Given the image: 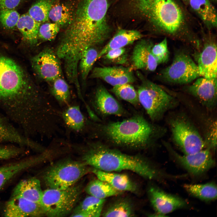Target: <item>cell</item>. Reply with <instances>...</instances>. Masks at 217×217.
<instances>
[{
  "instance_id": "10",
  "label": "cell",
  "mask_w": 217,
  "mask_h": 217,
  "mask_svg": "<svg viewBox=\"0 0 217 217\" xmlns=\"http://www.w3.org/2000/svg\"><path fill=\"white\" fill-rule=\"evenodd\" d=\"M159 76L164 83L180 85L189 83L200 77L196 63L182 49L176 51L171 63L162 69Z\"/></svg>"
},
{
  "instance_id": "15",
  "label": "cell",
  "mask_w": 217,
  "mask_h": 217,
  "mask_svg": "<svg viewBox=\"0 0 217 217\" xmlns=\"http://www.w3.org/2000/svg\"><path fill=\"white\" fill-rule=\"evenodd\" d=\"M148 193L156 213L161 216L187 206V202L183 198L167 193L156 186H150Z\"/></svg>"
},
{
  "instance_id": "18",
  "label": "cell",
  "mask_w": 217,
  "mask_h": 217,
  "mask_svg": "<svg viewBox=\"0 0 217 217\" xmlns=\"http://www.w3.org/2000/svg\"><path fill=\"white\" fill-rule=\"evenodd\" d=\"M4 215L5 217H38L45 215L40 203L24 198L12 197L6 203Z\"/></svg>"
},
{
  "instance_id": "44",
  "label": "cell",
  "mask_w": 217,
  "mask_h": 217,
  "mask_svg": "<svg viewBox=\"0 0 217 217\" xmlns=\"http://www.w3.org/2000/svg\"><path fill=\"white\" fill-rule=\"evenodd\" d=\"M184 2H189V0H183Z\"/></svg>"
},
{
  "instance_id": "31",
  "label": "cell",
  "mask_w": 217,
  "mask_h": 217,
  "mask_svg": "<svg viewBox=\"0 0 217 217\" xmlns=\"http://www.w3.org/2000/svg\"><path fill=\"white\" fill-rule=\"evenodd\" d=\"M49 83L51 94L58 102L61 105H68L71 99V92L69 86L64 77L58 78Z\"/></svg>"
},
{
  "instance_id": "22",
  "label": "cell",
  "mask_w": 217,
  "mask_h": 217,
  "mask_svg": "<svg viewBox=\"0 0 217 217\" xmlns=\"http://www.w3.org/2000/svg\"><path fill=\"white\" fill-rule=\"evenodd\" d=\"M142 37V34L137 30H119L99 52L97 59L102 57L109 50L124 47L140 40Z\"/></svg>"
},
{
  "instance_id": "28",
  "label": "cell",
  "mask_w": 217,
  "mask_h": 217,
  "mask_svg": "<svg viewBox=\"0 0 217 217\" xmlns=\"http://www.w3.org/2000/svg\"><path fill=\"white\" fill-rule=\"evenodd\" d=\"M63 121L71 130L77 132L83 130L87 124V120L79 105L68 106L61 113Z\"/></svg>"
},
{
  "instance_id": "1",
  "label": "cell",
  "mask_w": 217,
  "mask_h": 217,
  "mask_svg": "<svg viewBox=\"0 0 217 217\" xmlns=\"http://www.w3.org/2000/svg\"><path fill=\"white\" fill-rule=\"evenodd\" d=\"M108 0H80L74 20L65 29L56 49L58 57L77 65L84 51L103 43L111 29L107 20Z\"/></svg>"
},
{
  "instance_id": "3",
  "label": "cell",
  "mask_w": 217,
  "mask_h": 217,
  "mask_svg": "<svg viewBox=\"0 0 217 217\" xmlns=\"http://www.w3.org/2000/svg\"><path fill=\"white\" fill-rule=\"evenodd\" d=\"M84 147L83 162L93 168L110 172L129 171L149 180L168 177V174L140 155L126 154L100 142L87 143Z\"/></svg>"
},
{
  "instance_id": "4",
  "label": "cell",
  "mask_w": 217,
  "mask_h": 217,
  "mask_svg": "<svg viewBox=\"0 0 217 217\" xmlns=\"http://www.w3.org/2000/svg\"><path fill=\"white\" fill-rule=\"evenodd\" d=\"M132 12L144 18L156 32L194 47L197 37L184 29L182 10L174 0H128Z\"/></svg>"
},
{
  "instance_id": "39",
  "label": "cell",
  "mask_w": 217,
  "mask_h": 217,
  "mask_svg": "<svg viewBox=\"0 0 217 217\" xmlns=\"http://www.w3.org/2000/svg\"><path fill=\"white\" fill-rule=\"evenodd\" d=\"M105 201V199H101L90 195L74 208L73 212L103 209Z\"/></svg>"
},
{
  "instance_id": "38",
  "label": "cell",
  "mask_w": 217,
  "mask_h": 217,
  "mask_svg": "<svg viewBox=\"0 0 217 217\" xmlns=\"http://www.w3.org/2000/svg\"><path fill=\"white\" fill-rule=\"evenodd\" d=\"M151 52L158 65L166 62L169 56L167 38H165L161 42L153 45Z\"/></svg>"
},
{
  "instance_id": "33",
  "label": "cell",
  "mask_w": 217,
  "mask_h": 217,
  "mask_svg": "<svg viewBox=\"0 0 217 217\" xmlns=\"http://www.w3.org/2000/svg\"><path fill=\"white\" fill-rule=\"evenodd\" d=\"M55 0H37L29 9L28 14L41 24L49 21V12Z\"/></svg>"
},
{
  "instance_id": "21",
  "label": "cell",
  "mask_w": 217,
  "mask_h": 217,
  "mask_svg": "<svg viewBox=\"0 0 217 217\" xmlns=\"http://www.w3.org/2000/svg\"><path fill=\"white\" fill-rule=\"evenodd\" d=\"M92 171L98 179L106 182L118 191L133 193L137 191L136 185L126 174L105 171L94 168Z\"/></svg>"
},
{
  "instance_id": "43",
  "label": "cell",
  "mask_w": 217,
  "mask_h": 217,
  "mask_svg": "<svg viewBox=\"0 0 217 217\" xmlns=\"http://www.w3.org/2000/svg\"><path fill=\"white\" fill-rule=\"evenodd\" d=\"M22 0H0V10L14 9Z\"/></svg>"
},
{
  "instance_id": "32",
  "label": "cell",
  "mask_w": 217,
  "mask_h": 217,
  "mask_svg": "<svg viewBox=\"0 0 217 217\" xmlns=\"http://www.w3.org/2000/svg\"><path fill=\"white\" fill-rule=\"evenodd\" d=\"M99 52L95 47L86 49L83 53L79 61L78 70L84 85L91 71L93 66L97 60Z\"/></svg>"
},
{
  "instance_id": "42",
  "label": "cell",
  "mask_w": 217,
  "mask_h": 217,
  "mask_svg": "<svg viewBox=\"0 0 217 217\" xmlns=\"http://www.w3.org/2000/svg\"><path fill=\"white\" fill-rule=\"evenodd\" d=\"M103 209L89 210L73 212L71 216L72 217H99L101 215Z\"/></svg>"
},
{
  "instance_id": "5",
  "label": "cell",
  "mask_w": 217,
  "mask_h": 217,
  "mask_svg": "<svg viewBox=\"0 0 217 217\" xmlns=\"http://www.w3.org/2000/svg\"><path fill=\"white\" fill-rule=\"evenodd\" d=\"M94 125L99 134L113 145L133 149L152 147L167 132L165 127L150 123L139 115L120 121Z\"/></svg>"
},
{
  "instance_id": "8",
  "label": "cell",
  "mask_w": 217,
  "mask_h": 217,
  "mask_svg": "<svg viewBox=\"0 0 217 217\" xmlns=\"http://www.w3.org/2000/svg\"><path fill=\"white\" fill-rule=\"evenodd\" d=\"M83 162L66 160L49 166L43 175V180L49 188L64 190L74 184L90 171Z\"/></svg>"
},
{
  "instance_id": "45",
  "label": "cell",
  "mask_w": 217,
  "mask_h": 217,
  "mask_svg": "<svg viewBox=\"0 0 217 217\" xmlns=\"http://www.w3.org/2000/svg\"><path fill=\"white\" fill-rule=\"evenodd\" d=\"M0 142H2V140H0Z\"/></svg>"
},
{
  "instance_id": "9",
  "label": "cell",
  "mask_w": 217,
  "mask_h": 217,
  "mask_svg": "<svg viewBox=\"0 0 217 217\" xmlns=\"http://www.w3.org/2000/svg\"><path fill=\"white\" fill-rule=\"evenodd\" d=\"M82 190V186L73 185L64 190L49 188L43 191L40 202L45 215L64 217L74 209Z\"/></svg>"
},
{
  "instance_id": "40",
  "label": "cell",
  "mask_w": 217,
  "mask_h": 217,
  "mask_svg": "<svg viewBox=\"0 0 217 217\" xmlns=\"http://www.w3.org/2000/svg\"><path fill=\"white\" fill-rule=\"evenodd\" d=\"M102 57L106 60L118 64H124L127 61V55L124 47L109 50Z\"/></svg>"
},
{
  "instance_id": "34",
  "label": "cell",
  "mask_w": 217,
  "mask_h": 217,
  "mask_svg": "<svg viewBox=\"0 0 217 217\" xmlns=\"http://www.w3.org/2000/svg\"><path fill=\"white\" fill-rule=\"evenodd\" d=\"M111 91L119 98L137 106L140 104L137 91L130 83L113 87Z\"/></svg>"
},
{
  "instance_id": "29",
  "label": "cell",
  "mask_w": 217,
  "mask_h": 217,
  "mask_svg": "<svg viewBox=\"0 0 217 217\" xmlns=\"http://www.w3.org/2000/svg\"><path fill=\"white\" fill-rule=\"evenodd\" d=\"M183 187L190 195L205 202L212 201L217 198V186L214 182L203 184H185Z\"/></svg>"
},
{
  "instance_id": "27",
  "label": "cell",
  "mask_w": 217,
  "mask_h": 217,
  "mask_svg": "<svg viewBox=\"0 0 217 217\" xmlns=\"http://www.w3.org/2000/svg\"><path fill=\"white\" fill-rule=\"evenodd\" d=\"M101 215L104 217H133L135 216V212L131 201L121 197L110 203L102 210Z\"/></svg>"
},
{
  "instance_id": "2",
  "label": "cell",
  "mask_w": 217,
  "mask_h": 217,
  "mask_svg": "<svg viewBox=\"0 0 217 217\" xmlns=\"http://www.w3.org/2000/svg\"><path fill=\"white\" fill-rule=\"evenodd\" d=\"M49 103L24 69L0 53V103L27 121L42 114Z\"/></svg>"
},
{
  "instance_id": "26",
  "label": "cell",
  "mask_w": 217,
  "mask_h": 217,
  "mask_svg": "<svg viewBox=\"0 0 217 217\" xmlns=\"http://www.w3.org/2000/svg\"><path fill=\"white\" fill-rule=\"evenodd\" d=\"M192 8L209 27L217 26V13L210 0H189Z\"/></svg>"
},
{
  "instance_id": "37",
  "label": "cell",
  "mask_w": 217,
  "mask_h": 217,
  "mask_svg": "<svg viewBox=\"0 0 217 217\" xmlns=\"http://www.w3.org/2000/svg\"><path fill=\"white\" fill-rule=\"evenodd\" d=\"M20 17L14 9L0 10V23L6 29H12L16 27Z\"/></svg>"
},
{
  "instance_id": "7",
  "label": "cell",
  "mask_w": 217,
  "mask_h": 217,
  "mask_svg": "<svg viewBox=\"0 0 217 217\" xmlns=\"http://www.w3.org/2000/svg\"><path fill=\"white\" fill-rule=\"evenodd\" d=\"M166 121L172 143L184 154L194 153L206 148L203 137L185 113L171 112Z\"/></svg>"
},
{
  "instance_id": "17",
  "label": "cell",
  "mask_w": 217,
  "mask_h": 217,
  "mask_svg": "<svg viewBox=\"0 0 217 217\" xmlns=\"http://www.w3.org/2000/svg\"><path fill=\"white\" fill-rule=\"evenodd\" d=\"M138 41L134 48L131 56V68L133 70L154 71L158 64L151 52L154 45L149 40L141 39Z\"/></svg>"
},
{
  "instance_id": "11",
  "label": "cell",
  "mask_w": 217,
  "mask_h": 217,
  "mask_svg": "<svg viewBox=\"0 0 217 217\" xmlns=\"http://www.w3.org/2000/svg\"><path fill=\"white\" fill-rule=\"evenodd\" d=\"M162 143L170 156L191 175L198 176L203 175L215 165L212 152L205 148L197 152L181 155L177 153L171 144L165 140Z\"/></svg>"
},
{
  "instance_id": "16",
  "label": "cell",
  "mask_w": 217,
  "mask_h": 217,
  "mask_svg": "<svg viewBox=\"0 0 217 217\" xmlns=\"http://www.w3.org/2000/svg\"><path fill=\"white\" fill-rule=\"evenodd\" d=\"M89 77L99 79L113 87L134 82L136 78L131 67L122 66L96 67L91 71Z\"/></svg>"
},
{
  "instance_id": "12",
  "label": "cell",
  "mask_w": 217,
  "mask_h": 217,
  "mask_svg": "<svg viewBox=\"0 0 217 217\" xmlns=\"http://www.w3.org/2000/svg\"><path fill=\"white\" fill-rule=\"evenodd\" d=\"M60 59L50 48H46L32 58V67L37 76L49 83L63 77Z\"/></svg>"
},
{
  "instance_id": "35",
  "label": "cell",
  "mask_w": 217,
  "mask_h": 217,
  "mask_svg": "<svg viewBox=\"0 0 217 217\" xmlns=\"http://www.w3.org/2000/svg\"><path fill=\"white\" fill-rule=\"evenodd\" d=\"M207 121L204 137L205 148L215 152L217 144V121L210 119Z\"/></svg>"
},
{
  "instance_id": "36",
  "label": "cell",
  "mask_w": 217,
  "mask_h": 217,
  "mask_svg": "<svg viewBox=\"0 0 217 217\" xmlns=\"http://www.w3.org/2000/svg\"><path fill=\"white\" fill-rule=\"evenodd\" d=\"M60 28L56 24L49 21L41 24L39 29L38 38L43 41L54 40L58 33Z\"/></svg>"
},
{
  "instance_id": "6",
  "label": "cell",
  "mask_w": 217,
  "mask_h": 217,
  "mask_svg": "<svg viewBox=\"0 0 217 217\" xmlns=\"http://www.w3.org/2000/svg\"><path fill=\"white\" fill-rule=\"evenodd\" d=\"M141 83L137 92L140 104L153 122L163 119L165 114L177 108L179 104L178 99L139 74Z\"/></svg>"
},
{
  "instance_id": "25",
  "label": "cell",
  "mask_w": 217,
  "mask_h": 217,
  "mask_svg": "<svg viewBox=\"0 0 217 217\" xmlns=\"http://www.w3.org/2000/svg\"><path fill=\"white\" fill-rule=\"evenodd\" d=\"M41 24L27 13L20 16L16 27L25 40L30 45L34 46L38 41V33Z\"/></svg>"
},
{
  "instance_id": "24",
  "label": "cell",
  "mask_w": 217,
  "mask_h": 217,
  "mask_svg": "<svg viewBox=\"0 0 217 217\" xmlns=\"http://www.w3.org/2000/svg\"><path fill=\"white\" fill-rule=\"evenodd\" d=\"M42 156L25 159L0 167V190L11 178L21 171L38 164Z\"/></svg>"
},
{
  "instance_id": "46",
  "label": "cell",
  "mask_w": 217,
  "mask_h": 217,
  "mask_svg": "<svg viewBox=\"0 0 217 217\" xmlns=\"http://www.w3.org/2000/svg\"><path fill=\"white\" fill-rule=\"evenodd\" d=\"M213 0L214 1H216V0Z\"/></svg>"
},
{
  "instance_id": "30",
  "label": "cell",
  "mask_w": 217,
  "mask_h": 217,
  "mask_svg": "<svg viewBox=\"0 0 217 217\" xmlns=\"http://www.w3.org/2000/svg\"><path fill=\"white\" fill-rule=\"evenodd\" d=\"M85 190L89 195L101 199L120 195L123 193L116 190L106 182L98 178L90 181Z\"/></svg>"
},
{
  "instance_id": "20",
  "label": "cell",
  "mask_w": 217,
  "mask_h": 217,
  "mask_svg": "<svg viewBox=\"0 0 217 217\" xmlns=\"http://www.w3.org/2000/svg\"><path fill=\"white\" fill-rule=\"evenodd\" d=\"M80 0H55L49 12V20L65 29L72 23Z\"/></svg>"
},
{
  "instance_id": "14",
  "label": "cell",
  "mask_w": 217,
  "mask_h": 217,
  "mask_svg": "<svg viewBox=\"0 0 217 217\" xmlns=\"http://www.w3.org/2000/svg\"><path fill=\"white\" fill-rule=\"evenodd\" d=\"M217 49L215 37L209 35L205 36L202 42L200 50L195 51L194 56L200 77L217 78Z\"/></svg>"
},
{
  "instance_id": "23",
  "label": "cell",
  "mask_w": 217,
  "mask_h": 217,
  "mask_svg": "<svg viewBox=\"0 0 217 217\" xmlns=\"http://www.w3.org/2000/svg\"><path fill=\"white\" fill-rule=\"evenodd\" d=\"M42 193L40 181L33 177L20 182L14 188L12 197H20L40 204Z\"/></svg>"
},
{
  "instance_id": "19",
  "label": "cell",
  "mask_w": 217,
  "mask_h": 217,
  "mask_svg": "<svg viewBox=\"0 0 217 217\" xmlns=\"http://www.w3.org/2000/svg\"><path fill=\"white\" fill-rule=\"evenodd\" d=\"M96 111L104 116H125L127 112L121 104L103 86L96 90L93 104Z\"/></svg>"
},
{
  "instance_id": "41",
  "label": "cell",
  "mask_w": 217,
  "mask_h": 217,
  "mask_svg": "<svg viewBox=\"0 0 217 217\" xmlns=\"http://www.w3.org/2000/svg\"><path fill=\"white\" fill-rule=\"evenodd\" d=\"M22 153L19 148L0 146V160L15 157Z\"/></svg>"
},
{
  "instance_id": "13",
  "label": "cell",
  "mask_w": 217,
  "mask_h": 217,
  "mask_svg": "<svg viewBox=\"0 0 217 217\" xmlns=\"http://www.w3.org/2000/svg\"><path fill=\"white\" fill-rule=\"evenodd\" d=\"M196 80L185 86L184 91L196 99L207 110H214L217 104V78L201 77Z\"/></svg>"
}]
</instances>
